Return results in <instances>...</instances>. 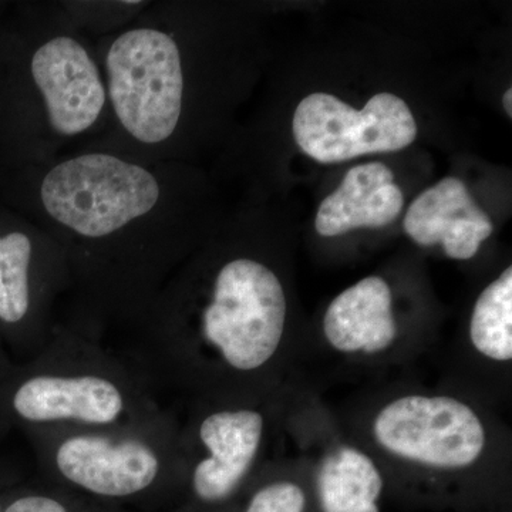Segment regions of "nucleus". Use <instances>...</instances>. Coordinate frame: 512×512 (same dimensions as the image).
<instances>
[{"mask_svg": "<svg viewBox=\"0 0 512 512\" xmlns=\"http://www.w3.org/2000/svg\"><path fill=\"white\" fill-rule=\"evenodd\" d=\"M404 231L421 247L441 244L448 258L467 261L490 238L494 225L466 184L447 177L412 202L404 217Z\"/></svg>", "mask_w": 512, "mask_h": 512, "instance_id": "0eeeda50", "label": "nucleus"}, {"mask_svg": "<svg viewBox=\"0 0 512 512\" xmlns=\"http://www.w3.org/2000/svg\"><path fill=\"white\" fill-rule=\"evenodd\" d=\"M306 495L299 485L281 481L266 485L252 497L247 512H305Z\"/></svg>", "mask_w": 512, "mask_h": 512, "instance_id": "dca6fc26", "label": "nucleus"}, {"mask_svg": "<svg viewBox=\"0 0 512 512\" xmlns=\"http://www.w3.org/2000/svg\"><path fill=\"white\" fill-rule=\"evenodd\" d=\"M30 67L57 134L77 136L99 120L106 90L96 63L76 39L59 36L49 40L36 50Z\"/></svg>", "mask_w": 512, "mask_h": 512, "instance_id": "423d86ee", "label": "nucleus"}, {"mask_svg": "<svg viewBox=\"0 0 512 512\" xmlns=\"http://www.w3.org/2000/svg\"><path fill=\"white\" fill-rule=\"evenodd\" d=\"M286 298L278 276L265 265L241 258L221 269L214 299L205 309L204 333L238 370L265 365L281 343Z\"/></svg>", "mask_w": 512, "mask_h": 512, "instance_id": "7ed1b4c3", "label": "nucleus"}, {"mask_svg": "<svg viewBox=\"0 0 512 512\" xmlns=\"http://www.w3.org/2000/svg\"><path fill=\"white\" fill-rule=\"evenodd\" d=\"M262 430L264 419L251 410L215 413L204 420L200 436L211 457L194 473V490L202 501L217 503L237 490L254 461Z\"/></svg>", "mask_w": 512, "mask_h": 512, "instance_id": "9d476101", "label": "nucleus"}, {"mask_svg": "<svg viewBox=\"0 0 512 512\" xmlns=\"http://www.w3.org/2000/svg\"><path fill=\"white\" fill-rule=\"evenodd\" d=\"M383 478L373 461L355 448H340L318 474L322 512H380Z\"/></svg>", "mask_w": 512, "mask_h": 512, "instance_id": "ddd939ff", "label": "nucleus"}, {"mask_svg": "<svg viewBox=\"0 0 512 512\" xmlns=\"http://www.w3.org/2000/svg\"><path fill=\"white\" fill-rule=\"evenodd\" d=\"M109 94L121 126L144 144L173 136L183 113L184 72L180 49L161 30H128L106 59Z\"/></svg>", "mask_w": 512, "mask_h": 512, "instance_id": "f03ea898", "label": "nucleus"}, {"mask_svg": "<svg viewBox=\"0 0 512 512\" xmlns=\"http://www.w3.org/2000/svg\"><path fill=\"white\" fill-rule=\"evenodd\" d=\"M32 242L22 232L0 237V319L16 323L29 309Z\"/></svg>", "mask_w": 512, "mask_h": 512, "instance_id": "2eb2a0df", "label": "nucleus"}, {"mask_svg": "<svg viewBox=\"0 0 512 512\" xmlns=\"http://www.w3.org/2000/svg\"><path fill=\"white\" fill-rule=\"evenodd\" d=\"M292 130L303 153L322 164L393 153L417 137L412 110L392 93L376 94L362 110L330 94L313 93L299 103Z\"/></svg>", "mask_w": 512, "mask_h": 512, "instance_id": "20e7f679", "label": "nucleus"}, {"mask_svg": "<svg viewBox=\"0 0 512 512\" xmlns=\"http://www.w3.org/2000/svg\"><path fill=\"white\" fill-rule=\"evenodd\" d=\"M403 205V192L387 165H356L320 204L315 228L322 237H338L352 229L387 227L402 214Z\"/></svg>", "mask_w": 512, "mask_h": 512, "instance_id": "1a4fd4ad", "label": "nucleus"}, {"mask_svg": "<svg viewBox=\"0 0 512 512\" xmlns=\"http://www.w3.org/2000/svg\"><path fill=\"white\" fill-rule=\"evenodd\" d=\"M5 512H67L62 504L47 497H25L15 501Z\"/></svg>", "mask_w": 512, "mask_h": 512, "instance_id": "f3484780", "label": "nucleus"}, {"mask_svg": "<svg viewBox=\"0 0 512 512\" xmlns=\"http://www.w3.org/2000/svg\"><path fill=\"white\" fill-rule=\"evenodd\" d=\"M13 406L23 419H77L111 423L123 412V397L113 383L96 376H39L23 384Z\"/></svg>", "mask_w": 512, "mask_h": 512, "instance_id": "9b49d317", "label": "nucleus"}, {"mask_svg": "<svg viewBox=\"0 0 512 512\" xmlns=\"http://www.w3.org/2000/svg\"><path fill=\"white\" fill-rule=\"evenodd\" d=\"M57 467L67 480L106 497H126L144 490L158 473V460L140 441H111L79 436L64 441L57 451Z\"/></svg>", "mask_w": 512, "mask_h": 512, "instance_id": "6e6552de", "label": "nucleus"}, {"mask_svg": "<svg viewBox=\"0 0 512 512\" xmlns=\"http://www.w3.org/2000/svg\"><path fill=\"white\" fill-rule=\"evenodd\" d=\"M504 109L507 111L508 116H512V89H508L503 97Z\"/></svg>", "mask_w": 512, "mask_h": 512, "instance_id": "a211bd4d", "label": "nucleus"}, {"mask_svg": "<svg viewBox=\"0 0 512 512\" xmlns=\"http://www.w3.org/2000/svg\"><path fill=\"white\" fill-rule=\"evenodd\" d=\"M373 430L390 453L436 468L471 466L485 447L477 414L446 396L397 399L379 413Z\"/></svg>", "mask_w": 512, "mask_h": 512, "instance_id": "39448f33", "label": "nucleus"}, {"mask_svg": "<svg viewBox=\"0 0 512 512\" xmlns=\"http://www.w3.org/2000/svg\"><path fill=\"white\" fill-rule=\"evenodd\" d=\"M471 342L490 359L512 357V269L487 286L474 306L470 325Z\"/></svg>", "mask_w": 512, "mask_h": 512, "instance_id": "4468645a", "label": "nucleus"}, {"mask_svg": "<svg viewBox=\"0 0 512 512\" xmlns=\"http://www.w3.org/2000/svg\"><path fill=\"white\" fill-rule=\"evenodd\" d=\"M392 291L377 276L362 279L330 303L323 330L330 345L345 353H379L396 338Z\"/></svg>", "mask_w": 512, "mask_h": 512, "instance_id": "f8f14e48", "label": "nucleus"}, {"mask_svg": "<svg viewBox=\"0 0 512 512\" xmlns=\"http://www.w3.org/2000/svg\"><path fill=\"white\" fill-rule=\"evenodd\" d=\"M160 195V184L146 168L103 153L57 164L40 188L47 214L87 238L107 237L150 214Z\"/></svg>", "mask_w": 512, "mask_h": 512, "instance_id": "f257e3e1", "label": "nucleus"}]
</instances>
